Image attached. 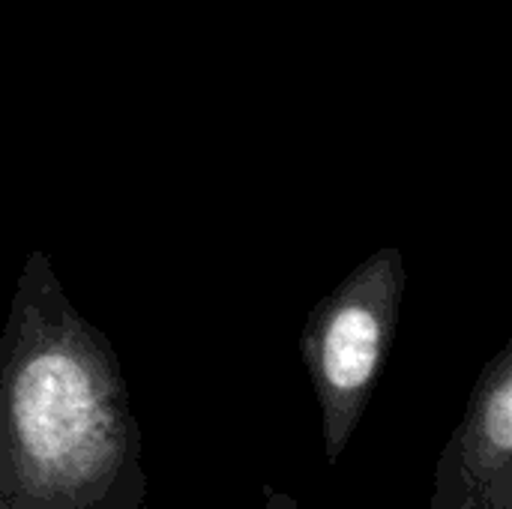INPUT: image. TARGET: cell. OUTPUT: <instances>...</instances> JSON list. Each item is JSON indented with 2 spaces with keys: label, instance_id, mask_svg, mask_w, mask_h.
<instances>
[{
  "label": "cell",
  "instance_id": "cell-4",
  "mask_svg": "<svg viewBox=\"0 0 512 509\" xmlns=\"http://www.w3.org/2000/svg\"><path fill=\"white\" fill-rule=\"evenodd\" d=\"M261 509H300L297 507V501L291 498V495H285V492H276V489H264V507Z\"/></svg>",
  "mask_w": 512,
  "mask_h": 509
},
{
  "label": "cell",
  "instance_id": "cell-1",
  "mask_svg": "<svg viewBox=\"0 0 512 509\" xmlns=\"http://www.w3.org/2000/svg\"><path fill=\"white\" fill-rule=\"evenodd\" d=\"M147 495L120 357L30 249L0 327V509H147Z\"/></svg>",
  "mask_w": 512,
  "mask_h": 509
},
{
  "label": "cell",
  "instance_id": "cell-3",
  "mask_svg": "<svg viewBox=\"0 0 512 509\" xmlns=\"http://www.w3.org/2000/svg\"><path fill=\"white\" fill-rule=\"evenodd\" d=\"M426 509H512V339L480 369Z\"/></svg>",
  "mask_w": 512,
  "mask_h": 509
},
{
  "label": "cell",
  "instance_id": "cell-2",
  "mask_svg": "<svg viewBox=\"0 0 512 509\" xmlns=\"http://www.w3.org/2000/svg\"><path fill=\"white\" fill-rule=\"evenodd\" d=\"M405 297L402 249L387 243L324 294L300 333L327 465L336 468L360 429L390 360Z\"/></svg>",
  "mask_w": 512,
  "mask_h": 509
}]
</instances>
